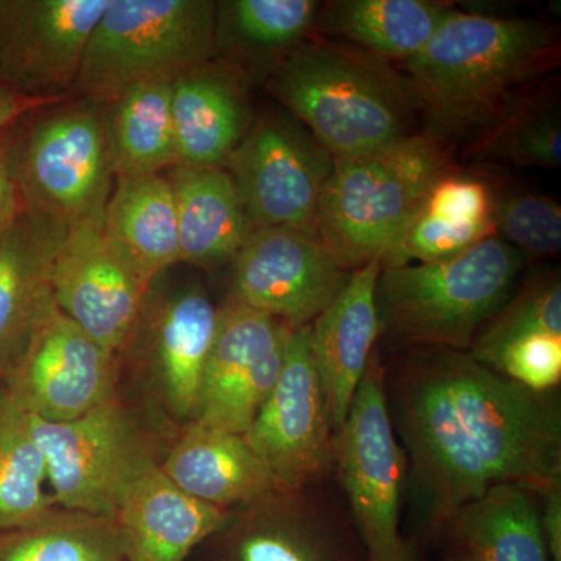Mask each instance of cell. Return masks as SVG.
<instances>
[{"label": "cell", "mask_w": 561, "mask_h": 561, "mask_svg": "<svg viewBox=\"0 0 561 561\" xmlns=\"http://www.w3.org/2000/svg\"><path fill=\"white\" fill-rule=\"evenodd\" d=\"M110 0H0V80L31 98H66Z\"/></svg>", "instance_id": "16"}, {"label": "cell", "mask_w": 561, "mask_h": 561, "mask_svg": "<svg viewBox=\"0 0 561 561\" xmlns=\"http://www.w3.org/2000/svg\"><path fill=\"white\" fill-rule=\"evenodd\" d=\"M557 58L556 35L541 22L453 10L405 70L431 131L443 138L485 130Z\"/></svg>", "instance_id": "2"}, {"label": "cell", "mask_w": 561, "mask_h": 561, "mask_svg": "<svg viewBox=\"0 0 561 561\" xmlns=\"http://www.w3.org/2000/svg\"><path fill=\"white\" fill-rule=\"evenodd\" d=\"M57 508L28 413L0 382V530L31 526Z\"/></svg>", "instance_id": "31"}, {"label": "cell", "mask_w": 561, "mask_h": 561, "mask_svg": "<svg viewBox=\"0 0 561 561\" xmlns=\"http://www.w3.org/2000/svg\"><path fill=\"white\" fill-rule=\"evenodd\" d=\"M0 561H124L114 516L57 508L20 529L0 530Z\"/></svg>", "instance_id": "32"}, {"label": "cell", "mask_w": 561, "mask_h": 561, "mask_svg": "<svg viewBox=\"0 0 561 561\" xmlns=\"http://www.w3.org/2000/svg\"><path fill=\"white\" fill-rule=\"evenodd\" d=\"M330 481L276 489L234 508L206 541L208 561H368Z\"/></svg>", "instance_id": "10"}, {"label": "cell", "mask_w": 561, "mask_h": 561, "mask_svg": "<svg viewBox=\"0 0 561 561\" xmlns=\"http://www.w3.org/2000/svg\"><path fill=\"white\" fill-rule=\"evenodd\" d=\"M472 154L481 160L522 168L559 169L561 124L559 106L546 101H519L483 130Z\"/></svg>", "instance_id": "33"}, {"label": "cell", "mask_w": 561, "mask_h": 561, "mask_svg": "<svg viewBox=\"0 0 561 561\" xmlns=\"http://www.w3.org/2000/svg\"><path fill=\"white\" fill-rule=\"evenodd\" d=\"M316 0H224L216 2V60L243 73L268 69L300 46L319 21Z\"/></svg>", "instance_id": "29"}, {"label": "cell", "mask_w": 561, "mask_h": 561, "mask_svg": "<svg viewBox=\"0 0 561 561\" xmlns=\"http://www.w3.org/2000/svg\"><path fill=\"white\" fill-rule=\"evenodd\" d=\"M526 257L500 236L451 260L382 268L381 335L401 350L470 351L511 297Z\"/></svg>", "instance_id": "3"}, {"label": "cell", "mask_w": 561, "mask_h": 561, "mask_svg": "<svg viewBox=\"0 0 561 561\" xmlns=\"http://www.w3.org/2000/svg\"><path fill=\"white\" fill-rule=\"evenodd\" d=\"M454 171L443 138L413 133L334 168L317 214V238L346 272L381 257L424 195Z\"/></svg>", "instance_id": "4"}, {"label": "cell", "mask_w": 561, "mask_h": 561, "mask_svg": "<svg viewBox=\"0 0 561 561\" xmlns=\"http://www.w3.org/2000/svg\"><path fill=\"white\" fill-rule=\"evenodd\" d=\"M489 184L454 171L432 184L382 254V268L451 260L496 236Z\"/></svg>", "instance_id": "22"}, {"label": "cell", "mask_w": 561, "mask_h": 561, "mask_svg": "<svg viewBox=\"0 0 561 561\" xmlns=\"http://www.w3.org/2000/svg\"><path fill=\"white\" fill-rule=\"evenodd\" d=\"M541 529L551 561H561V485L540 491Z\"/></svg>", "instance_id": "39"}, {"label": "cell", "mask_w": 561, "mask_h": 561, "mask_svg": "<svg viewBox=\"0 0 561 561\" xmlns=\"http://www.w3.org/2000/svg\"><path fill=\"white\" fill-rule=\"evenodd\" d=\"M0 382L25 412L62 423L119 391V356L90 337L51 298Z\"/></svg>", "instance_id": "13"}, {"label": "cell", "mask_w": 561, "mask_h": 561, "mask_svg": "<svg viewBox=\"0 0 561 561\" xmlns=\"http://www.w3.org/2000/svg\"><path fill=\"white\" fill-rule=\"evenodd\" d=\"M172 80L140 81L103 103L106 150L114 179L153 175L176 168Z\"/></svg>", "instance_id": "28"}, {"label": "cell", "mask_w": 561, "mask_h": 561, "mask_svg": "<svg viewBox=\"0 0 561 561\" xmlns=\"http://www.w3.org/2000/svg\"><path fill=\"white\" fill-rule=\"evenodd\" d=\"M437 542L446 561H551L541 529L540 491L505 483L449 519Z\"/></svg>", "instance_id": "25"}, {"label": "cell", "mask_w": 561, "mask_h": 561, "mask_svg": "<svg viewBox=\"0 0 561 561\" xmlns=\"http://www.w3.org/2000/svg\"><path fill=\"white\" fill-rule=\"evenodd\" d=\"M332 476L368 561H420L401 530L408 465L391 426L378 348L335 440Z\"/></svg>", "instance_id": "9"}, {"label": "cell", "mask_w": 561, "mask_h": 561, "mask_svg": "<svg viewBox=\"0 0 561 561\" xmlns=\"http://www.w3.org/2000/svg\"><path fill=\"white\" fill-rule=\"evenodd\" d=\"M243 437L276 489L332 479L337 434L313 357L311 324L290 331L278 379Z\"/></svg>", "instance_id": "11"}, {"label": "cell", "mask_w": 561, "mask_h": 561, "mask_svg": "<svg viewBox=\"0 0 561 561\" xmlns=\"http://www.w3.org/2000/svg\"><path fill=\"white\" fill-rule=\"evenodd\" d=\"M66 99H69V95L51 99L31 98L0 80V133L20 124L28 114L66 101Z\"/></svg>", "instance_id": "38"}, {"label": "cell", "mask_w": 561, "mask_h": 561, "mask_svg": "<svg viewBox=\"0 0 561 561\" xmlns=\"http://www.w3.org/2000/svg\"><path fill=\"white\" fill-rule=\"evenodd\" d=\"M14 127L0 133V236L24 209L14 171Z\"/></svg>", "instance_id": "37"}, {"label": "cell", "mask_w": 561, "mask_h": 561, "mask_svg": "<svg viewBox=\"0 0 561 561\" xmlns=\"http://www.w3.org/2000/svg\"><path fill=\"white\" fill-rule=\"evenodd\" d=\"M381 271L382 261L378 257L351 272L341 294L311 323L313 357L337 435L348 419L381 337L378 312Z\"/></svg>", "instance_id": "19"}, {"label": "cell", "mask_w": 561, "mask_h": 561, "mask_svg": "<svg viewBox=\"0 0 561 561\" xmlns=\"http://www.w3.org/2000/svg\"><path fill=\"white\" fill-rule=\"evenodd\" d=\"M289 324L228 300L206 365L198 423L245 434L278 379Z\"/></svg>", "instance_id": "18"}, {"label": "cell", "mask_w": 561, "mask_h": 561, "mask_svg": "<svg viewBox=\"0 0 561 561\" xmlns=\"http://www.w3.org/2000/svg\"><path fill=\"white\" fill-rule=\"evenodd\" d=\"M493 370L531 391H552L561 381V335L531 332L508 343L491 364Z\"/></svg>", "instance_id": "36"}, {"label": "cell", "mask_w": 561, "mask_h": 561, "mask_svg": "<svg viewBox=\"0 0 561 561\" xmlns=\"http://www.w3.org/2000/svg\"><path fill=\"white\" fill-rule=\"evenodd\" d=\"M453 10L430 0H343L328 7L321 20L328 33L379 57L409 61Z\"/></svg>", "instance_id": "30"}, {"label": "cell", "mask_w": 561, "mask_h": 561, "mask_svg": "<svg viewBox=\"0 0 561 561\" xmlns=\"http://www.w3.org/2000/svg\"><path fill=\"white\" fill-rule=\"evenodd\" d=\"M494 227L502 241L526 256H556L561 250V206L545 195H494Z\"/></svg>", "instance_id": "35"}, {"label": "cell", "mask_w": 561, "mask_h": 561, "mask_svg": "<svg viewBox=\"0 0 561 561\" xmlns=\"http://www.w3.org/2000/svg\"><path fill=\"white\" fill-rule=\"evenodd\" d=\"M65 234L24 208L0 236V381L51 300V265Z\"/></svg>", "instance_id": "24"}, {"label": "cell", "mask_w": 561, "mask_h": 561, "mask_svg": "<svg viewBox=\"0 0 561 561\" xmlns=\"http://www.w3.org/2000/svg\"><path fill=\"white\" fill-rule=\"evenodd\" d=\"M103 232L146 283L180 262L179 221L171 180L164 173L114 179Z\"/></svg>", "instance_id": "27"}, {"label": "cell", "mask_w": 561, "mask_h": 561, "mask_svg": "<svg viewBox=\"0 0 561 561\" xmlns=\"http://www.w3.org/2000/svg\"><path fill=\"white\" fill-rule=\"evenodd\" d=\"M101 102L69 98L14 127V171L24 208L60 225L103 227L114 175Z\"/></svg>", "instance_id": "7"}, {"label": "cell", "mask_w": 561, "mask_h": 561, "mask_svg": "<svg viewBox=\"0 0 561 561\" xmlns=\"http://www.w3.org/2000/svg\"><path fill=\"white\" fill-rule=\"evenodd\" d=\"M231 511L195 500L153 465L122 500L114 519L124 561H186L230 518Z\"/></svg>", "instance_id": "20"}, {"label": "cell", "mask_w": 561, "mask_h": 561, "mask_svg": "<svg viewBox=\"0 0 561 561\" xmlns=\"http://www.w3.org/2000/svg\"><path fill=\"white\" fill-rule=\"evenodd\" d=\"M28 420L51 494L65 511L116 515L136 479L164 456L121 391L76 420L51 423L31 413Z\"/></svg>", "instance_id": "8"}, {"label": "cell", "mask_w": 561, "mask_h": 561, "mask_svg": "<svg viewBox=\"0 0 561 561\" xmlns=\"http://www.w3.org/2000/svg\"><path fill=\"white\" fill-rule=\"evenodd\" d=\"M334 160L300 122L265 114L253 122L225 164L251 227L317 236V214Z\"/></svg>", "instance_id": "12"}, {"label": "cell", "mask_w": 561, "mask_h": 561, "mask_svg": "<svg viewBox=\"0 0 561 561\" xmlns=\"http://www.w3.org/2000/svg\"><path fill=\"white\" fill-rule=\"evenodd\" d=\"M561 335V283L559 276L541 275L529 280L515 297L494 312L472 342L468 353L482 364H493L508 343L531 334Z\"/></svg>", "instance_id": "34"}, {"label": "cell", "mask_w": 561, "mask_h": 561, "mask_svg": "<svg viewBox=\"0 0 561 561\" xmlns=\"http://www.w3.org/2000/svg\"><path fill=\"white\" fill-rule=\"evenodd\" d=\"M217 324L219 306L201 286L157 289L153 283L121 351L138 362L162 408L181 427L197 420L201 411Z\"/></svg>", "instance_id": "14"}, {"label": "cell", "mask_w": 561, "mask_h": 561, "mask_svg": "<svg viewBox=\"0 0 561 561\" xmlns=\"http://www.w3.org/2000/svg\"><path fill=\"white\" fill-rule=\"evenodd\" d=\"M216 60V2L110 0L70 98L105 103L140 81L175 79Z\"/></svg>", "instance_id": "6"}, {"label": "cell", "mask_w": 561, "mask_h": 561, "mask_svg": "<svg viewBox=\"0 0 561 561\" xmlns=\"http://www.w3.org/2000/svg\"><path fill=\"white\" fill-rule=\"evenodd\" d=\"M386 394L421 540L437 541L461 507L494 486L561 485L556 390L524 389L468 351L409 350L386 367Z\"/></svg>", "instance_id": "1"}, {"label": "cell", "mask_w": 561, "mask_h": 561, "mask_svg": "<svg viewBox=\"0 0 561 561\" xmlns=\"http://www.w3.org/2000/svg\"><path fill=\"white\" fill-rule=\"evenodd\" d=\"M150 287L111 245L103 227L80 225L66 231L51 265V298L103 348L119 356Z\"/></svg>", "instance_id": "17"}, {"label": "cell", "mask_w": 561, "mask_h": 561, "mask_svg": "<svg viewBox=\"0 0 561 561\" xmlns=\"http://www.w3.org/2000/svg\"><path fill=\"white\" fill-rule=\"evenodd\" d=\"M168 176L179 221L180 262L205 271L231 264L253 227L230 173L176 165Z\"/></svg>", "instance_id": "26"}, {"label": "cell", "mask_w": 561, "mask_h": 561, "mask_svg": "<svg viewBox=\"0 0 561 561\" xmlns=\"http://www.w3.org/2000/svg\"><path fill=\"white\" fill-rule=\"evenodd\" d=\"M273 98L341 161L404 138L400 94L379 70L328 43H302L268 72Z\"/></svg>", "instance_id": "5"}, {"label": "cell", "mask_w": 561, "mask_h": 561, "mask_svg": "<svg viewBox=\"0 0 561 561\" xmlns=\"http://www.w3.org/2000/svg\"><path fill=\"white\" fill-rule=\"evenodd\" d=\"M160 470L195 500L234 511L276 490L271 472L245 437L198 421L181 427Z\"/></svg>", "instance_id": "23"}, {"label": "cell", "mask_w": 561, "mask_h": 561, "mask_svg": "<svg viewBox=\"0 0 561 561\" xmlns=\"http://www.w3.org/2000/svg\"><path fill=\"white\" fill-rule=\"evenodd\" d=\"M231 265L228 300L290 328L311 324L351 275L316 234L290 228H254Z\"/></svg>", "instance_id": "15"}, {"label": "cell", "mask_w": 561, "mask_h": 561, "mask_svg": "<svg viewBox=\"0 0 561 561\" xmlns=\"http://www.w3.org/2000/svg\"><path fill=\"white\" fill-rule=\"evenodd\" d=\"M176 165L225 169L251 124L243 73L219 60L172 80Z\"/></svg>", "instance_id": "21"}]
</instances>
